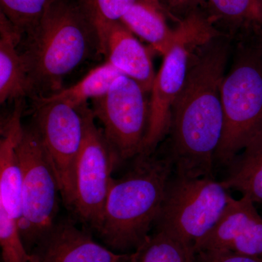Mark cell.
Masks as SVG:
<instances>
[{"label":"cell","instance_id":"1","mask_svg":"<svg viewBox=\"0 0 262 262\" xmlns=\"http://www.w3.org/2000/svg\"><path fill=\"white\" fill-rule=\"evenodd\" d=\"M229 48L228 35L221 34L198 48L191 58L172 108L166 151L179 177H213L223 131L221 90Z\"/></svg>","mask_w":262,"mask_h":262},{"label":"cell","instance_id":"2","mask_svg":"<svg viewBox=\"0 0 262 262\" xmlns=\"http://www.w3.org/2000/svg\"><path fill=\"white\" fill-rule=\"evenodd\" d=\"M23 38L20 53L32 98L61 91L71 72L94 55H103L96 20L83 0H55Z\"/></svg>","mask_w":262,"mask_h":262},{"label":"cell","instance_id":"3","mask_svg":"<svg viewBox=\"0 0 262 262\" xmlns=\"http://www.w3.org/2000/svg\"><path fill=\"white\" fill-rule=\"evenodd\" d=\"M173 174L166 152L137 156L123 177L112 179L97 233L112 251H135L149 235Z\"/></svg>","mask_w":262,"mask_h":262},{"label":"cell","instance_id":"4","mask_svg":"<svg viewBox=\"0 0 262 262\" xmlns=\"http://www.w3.org/2000/svg\"><path fill=\"white\" fill-rule=\"evenodd\" d=\"M221 90L224 125L215 165L229 166L262 134V51L253 30L242 34Z\"/></svg>","mask_w":262,"mask_h":262},{"label":"cell","instance_id":"5","mask_svg":"<svg viewBox=\"0 0 262 262\" xmlns=\"http://www.w3.org/2000/svg\"><path fill=\"white\" fill-rule=\"evenodd\" d=\"M176 31L175 42L163 56L150 92L149 122L140 156L154 154L168 135L172 108L185 82L193 53L212 38L222 34L202 9L180 19Z\"/></svg>","mask_w":262,"mask_h":262},{"label":"cell","instance_id":"6","mask_svg":"<svg viewBox=\"0 0 262 262\" xmlns=\"http://www.w3.org/2000/svg\"><path fill=\"white\" fill-rule=\"evenodd\" d=\"M230 196L228 189L214 177L187 178L173 173L155 229L169 234L194 252V246L220 220Z\"/></svg>","mask_w":262,"mask_h":262},{"label":"cell","instance_id":"7","mask_svg":"<svg viewBox=\"0 0 262 262\" xmlns=\"http://www.w3.org/2000/svg\"><path fill=\"white\" fill-rule=\"evenodd\" d=\"M18 150L23 171L19 232L27 251L53 228L59 211V186L35 125L24 127Z\"/></svg>","mask_w":262,"mask_h":262},{"label":"cell","instance_id":"8","mask_svg":"<svg viewBox=\"0 0 262 262\" xmlns=\"http://www.w3.org/2000/svg\"><path fill=\"white\" fill-rule=\"evenodd\" d=\"M85 130L76 163L73 200L70 211L86 225L97 232L108 190L112 173L122 163L95 123L92 110L82 105Z\"/></svg>","mask_w":262,"mask_h":262},{"label":"cell","instance_id":"9","mask_svg":"<svg viewBox=\"0 0 262 262\" xmlns=\"http://www.w3.org/2000/svg\"><path fill=\"white\" fill-rule=\"evenodd\" d=\"M140 84L126 75L114 81L108 92L92 100L95 118L121 163L142 151L149 122V101Z\"/></svg>","mask_w":262,"mask_h":262},{"label":"cell","instance_id":"10","mask_svg":"<svg viewBox=\"0 0 262 262\" xmlns=\"http://www.w3.org/2000/svg\"><path fill=\"white\" fill-rule=\"evenodd\" d=\"M34 125L47 152L69 210L73 200L76 163L83 142L85 122L82 106L62 101H34Z\"/></svg>","mask_w":262,"mask_h":262},{"label":"cell","instance_id":"11","mask_svg":"<svg viewBox=\"0 0 262 262\" xmlns=\"http://www.w3.org/2000/svg\"><path fill=\"white\" fill-rule=\"evenodd\" d=\"M247 196L229 198L223 215L211 232L194 246L201 250H225L262 258V216Z\"/></svg>","mask_w":262,"mask_h":262},{"label":"cell","instance_id":"12","mask_svg":"<svg viewBox=\"0 0 262 262\" xmlns=\"http://www.w3.org/2000/svg\"><path fill=\"white\" fill-rule=\"evenodd\" d=\"M34 262H129L130 253H117L96 243L70 221L56 222L33 250Z\"/></svg>","mask_w":262,"mask_h":262},{"label":"cell","instance_id":"13","mask_svg":"<svg viewBox=\"0 0 262 262\" xmlns=\"http://www.w3.org/2000/svg\"><path fill=\"white\" fill-rule=\"evenodd\" d=\"M96 24L106 61L151 92L156 74L149 51L121 21Z\"/></svg>","mask_w":262,"mask_h":262},{"label":"cell","instance_id":"14","mask_svg":"<svg viewBox=\"0 0 262 262\" xmlns=\"http://www.w3.org/2000/svg\"><path fill=\"white\" fill-rule=\"evenodd\" d=\"M22 113L23 103L18 100L14 111L2 129L0 140V206L16 221L20 215L23 180L18 150L24 130Z\"/></svg>","mask_w":262,"mask_h":262},{"label":"cell","instance_id":"15","mask_svg":"<svg viewBox=\"0 0 262 262\" xmlns=\"http://www.w3.org/2000/svg\"><path fill=\"white\" fill-rule=\"evenodd\" d=\"M168 15L160 0H137L120 21L155 51L165 56L177 37L176 29L170 28L167 22Z\"/></svg>","mask_w":262,"mask_h":262},{"label":"cell","instance_id":"16","mask_svg":"<svg viewBox=\"0 0 262 262\" xmlns=\"http://www.w3.org/2000/svg\"><path fill=\"white\" fill-rule=\"evenodd\" d=\"M20 37L0 11V103L30 96L27 69L18 51Z\"/></svg>","mask_w":262,"mask_h":262},{"label":"cell","instance_id":"17","mask_svg":"<svg viewBox=\"0 0 262 262\" xmlns=\"http://www.w3.org/2000/svg\"><path fill=\"white\" fill-rule=\"evenodd\" d=\"M228 167L227 177L221 181L224 187L262 204V134L255 137Z\"/></svg>","mask_w":262,"mask_h":262},{"label":"cell","instance_id":"18","mask_svg":"<svg viewBox=\"0 0 262 262\" xmlns=\"http://www.w3.org/2000/svg\"><path fill=\"white\" fill-rule=\"evenodd\" d=\"M123 74L110 62L95 67L83 78L68 89H63L56 94L34 98V101H62L74 107H79L89 100L95 99L108 92L114 81Z\"/></svg>","mask_w":262,"mask_h":262},{"label":"cell","instance_id":"19","mask_svg":"<svg viewBox=\"0 0 262 262\" xmlns=\"http://www.w3.org/2000/svg\"><path fill=\"white\" fill-rule=\"evenodd\" d=\"M207 13L214 24L239 34L262 27V0H206Z\"/></svg>","mask_w":262,"mask_h":262},{"label":"cell","instance_id":"20","mask_svg":"<svg viewBox=\"0 0 262 262\" xmlns=\"http://www.w3.org/2000/svg\"><path fill=\"white\" fill-rule=\"evenodd\" d=\"M194 253L171 236L155 229L130 253L129 262H193Z\"/></svg>","mask_w":262,"mask_h":262},{"label":"cell","instance_id":"21","mask_svg":"<svg viewBox=\"0 0 262 262\" xmlns=\"http://www.w3.org/2000/svg\"><path fill=\"white\" fill-rule=\"evenodd\" d=\"M54 1L0 0V11L9 20L21 39L37 27L48 7Z\"/></svg>","mask_w":262,"mask_h":262},{"label":"cell","instance_id":"22","mask_svg":"<svg viewBox=\"0 0 262 262\" xmlns=\"http://www.w3.org/2000/svg\"><path fill=\"white\" fill-rule=\"evenodd\" d=\"M0 246L4 262H34L19 232L17 221L0 206Z\"/></svg>","mask_w":262,"mask_h":262},{"label":"cell","instance_id":"23","mask_svg":"<svg viewBox=\"0 0 262 262\" xmlns=\"http://www.w3.org/2000/svg\"><path fill=\"white\" fill-rule=\"evenodd\" d=\"M96 22L120 21L122 17L137 0H83Z\"/></svg>","mask_w":262,"mask_h":262},{"label":"cell","instance_id":"24","mask_svg":"<svg viewBox=\"0 0 262 262\" xmlns=\"http://www.w3.org/2000/svg\"><path fill=\"white\" fill-rule=\"evenodd\" d=\"M193 262H262V258L225 250L211 249L194 253Z\"/></svg>","mask_w":262,"mask_h":262},{"label":"cell","instance_id":"25","mask_svg":"<svg viewBox=\"0 0 262 262\" xmlns=\"http://www.w3.org/2000/svg\"><path fill=\"white\" fill-rule=\"evenodd\" d=\"M171 16L186 15L194 10L202 9L206 5V0H160Z\"/></svg>","mask_w":262,"mask_h":262},{"label":"cell","instance_id":"26","mask_svg":"<svg viewBox=\"0 0 262 262\" xmlns=\"http://www.w3.org/2000/svg\"><path fill=\"white\" fill-rule=\"evenodd\" d=\"M253 34H254V38L256 42H257L258 46H259L262 51V27L261 28L256 29V31L253 32Z\"/></svg>","mask_w":262,"mask_h":262}]
</instances>
